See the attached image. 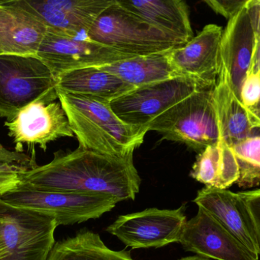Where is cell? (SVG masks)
I'll return each instance as SVG.
<instances>
[{"label":"cell","instance_id":"obj_1","mask_svg":"<svg viewBox=\"0 0 260 260\" xmlns=\"http://www.w3.org/2000/svg\"><path fill=\"white\" fill-rule=\"evenodd\" d=\"M133 155H108L82 147L57 151L50 163L21 174L20 183L45 192L107 195L118 203L134 200L141 178Z\"/></svg>","mask_w":260,"mask_h":260},{"label":"cell","instance_id":"obj_2","mask_svg":"<svg viewBox=\"0 0 260 260\" xmlns=\"http://www.w3.org/2000/svg\"><path fill=\"white\" fill-rule=\"evenodd\" d=\"M57 95L79 147L85 149L126 157L133 154L149 131L148 127L122 122L111 109L110 102L60 91Z\"/></svg>","mask_w":260,"mask_h":260},{"label":"cell","instance_id":"obj_3","mask_svg":"<svg viewBox=\"0 0 260 260\" xmlns=\"http://www.w3.org/2000/svg\"><path fill=\"white\" fill-rule=\"evenodd\" d=\"M87 36L134 56L165 53L184 44L128 12L117 0L96 20Z\"/></svg>","mask_w":260,"mask_h":260},{"label":"cell","instance_id":"obj_4","mask_svg":"<svg viewBox=\"0 0 260 260\" xmlns=\"http://www.w3.org/2000/svg\"><path fill=\"white\" fill-rule=\"evenodd\" d=\"M56 79L38 56L0 55V118L11 121L38 100L58 99Z\"/></svg>","mask_w":260,"mask_h":260},{"label":"cell","instance_id":"obj_5","mask_svg":"<svg viewBox=\"0 0 260 260\" xmlns=\"http://www.w3.org/2000/svg\"><path fill=\"white\" fill-rule=\"evenodd\" d=\"M212 88L200 89L170 108L149 125L164 139L200 152L219 140Z\"/></svg>","mask_w":260,"mask_h":260},{"label":"cell","instance_id":"obj_6","mask_svg":"<svg viewBox=\"0 0 260 260\" xmlns=\"http://www.w3.org/2000/svg\"><path fill=\"white\" fill-rule=\"evenodd\" d=\"M0 199L6 204L28 209L51 217L57 225H73L97 219L111 212L118 201L103 195H81L45 192L19 184L3 194Z\"/></svg>","mask_w":260,"mask_h":260},{"label":"cell","instance_id":"obj_7","mask_svg":"<svg viewBox=\"0 0 260 260\" xmlns=\"http://www.w3.org/2000/svg\"><path fill=\"white\" fill-rule=\"evenodd\" d=\"M54 218L0 199V241L4 260H47L55 245Z\"/></svg>","mask_w":260,"mask_h":260},{"label":"cell","instance_id":"obj_8","mask_svg":"<svg viewBox=\"0 0 260 260\" xmlns=\"http://www.w3.org/2000/svg\"><path fill=\"white\" fill-rule=\"evenodd\" d=\"M37 56L50 69L56 79L61 75L79 69L102 67L134 57L90 39L47 27Z\"/></svg>","mask_w":260,"mask_h":260},{"label":"cell","instance_id":"obj_9","mask_svg":"<svg viewBox=\"0 0 260 260\" xmlns=\"http://www.w3.org/2000/svg\"><path fill=\"white\" fill-rule=\"evenodd\" d=\"M200 89L203 88L192 79L175 78L137 87L110 105L124 123L148 127L153 121Z\"/></svg>","mask_w":260,"mask_h":260},{"label":"cell","instance_id":"obj_10","mask_svg":"<svg viewBox=\"0 0 260 260\" xmlns=\"http://www.w3.org/2000/svg\"><path fill=\"white\" fill-rule=\"evenodd\" d=\"M185 206L174 210L148 209L121 215L107 228L132 249L160 248L179 243L186 223Z\"/></svg>","mask_w":260,"mask_h":260},{"label":"cell","instance_id":"obj_11","mask_svg":"<svg viewBox=\"0 0 260 260\" xmlns=\"http://www.w3.org/2000/svg\"><path fill=\"white\" fill-rule=\"evenodd\" d=\"M4 125L13 139L15 151L23 153V146L27 145L35 163L36 145L46 151L50 142L60 137H74L60 102L35 101L22 108L13 119L6 121Z\"/></svg>","mask_w":260,"mask_h":260},{"label":"cell","instance_id":"obj_12","mask_svg":"<svg viewBox=\"0 0 260 260\" xmlns=\"http://www.w3.org/2000/svg\"><path fill=\"white\" fill-rule=\"evenodd\" d=\"M222 32L221 26L207 24L189 42L169 51L170 60L180 76L192 79L202 88L216 85Z\"/></svg>","mask_w":260,"mask_h":260},{"label":"cell","instance_id":"obj_13","mask_svg":"<svg viewBox=\"0 0 260 260\" xmlns=\"http://www.w3.org/2000/svg\"><path fill=\"white\" fill-rule=\"evenodd\" d=\"M255 49L256 40L245 3L228 21L220 44L218 77L227 79L239 99Z\"/></svg>","mask_w":260,"mask_h":260},{"label":"cell","instance_id":"obj_14","mask_svg":"<svg viewBox=\"0 0 260 260\" xmlns=\"http://www.w3.org/2000/svg\"><path fill=\"white\" fill-rule=\"evenodd\" d=\"M179 243L186 251L216 260H253L248 250L215 218L199 208L186 221Z\"/></svg>","mask_w":260,"mask_h":260},{"label":"cell","instance_id":"obj_15","mask_svg":"<svg viewBox=\"0 0 260 260\" xmlns=\"http://www.w3.org/2000/svg\"><path fill=\"white\" fill-rule=\"evenodd\" d=\"M193 201L229 230L253 260L259 259L260 250L253 221L239 194L206 186L199 191Z\"/></svg>","mask_w":260,"mask_h":260},{"label":"cell","instance_id":"obj_16","mask_svg":"<svg viewBox=\"0 0 260 260\" xmlns=\"http://www.w3.org/2000/svg\"><path fill=\"white\" fill-rule=\"evenodd\" d=\"M47 29L22 0H0V55L37 56Z\"/></svg>","mask_w":260,"mask_h":260},{"label":"cell","instance_id":"obj_17","mask_svg":"<svg viewBox=\"0 0 260 260\" xmlns=\"http://www.w3.org/2000/svg\"><path fill=\"white\" fill-rule=\"evenodd\" d=\"M47 27L87 35L99 17L115 0H22Z\"/></svg>","mask_w":260,"mask_h":260},{"label":"cell","instance_id":"obj_18","mask_svg":"<svg viewBox=\"0 0 260 260\" xmlns=\"http://www.w3.org/2000/svg\"><path fill=\"white\" fill-rule=\"evenodd\" d=\"M123 9L186 44L193 38L189 10L182 0H117Z\"/></svg>","mask_w":260,"mask_h":260},{"label":"cell","instance_id":"obj_19","mask_svg":"<svg viewBox=\"0 0 260 260\" xmlns=\"http://www.w3.org/2000/svg\"><path fill=\"white\" fill-rule=\"evenodd\" d=\"M56 90L111 103L136 87L100 67L72 70L56 79Z\"/></svg>","mask_w":260,"mask_h":260},{"label":"cell","instance_id":"obj_20","mask_svg":"<svg viewBox=\"0 0 260 260\" xmlns=\"http://www.w3.org/2000/svg\"><path fill=\"white\" fill-rule=\"evenodd\" d=\"M190 176L206 187L227 189L236 184L239 168L233 150L220 138L198 154Z\"/></svg>","mask_w":260,"mask_h":260},{"label":"cell","instance_id":"obj_21","mask_svg":"<svg viewBox=\"0 0 260 260\" xmlns=\"http://www.w3.org/2000/svg\"><path fill=\"white\" fill-rule=\"evenodd\" d=\"M213 102L219 139L232 147L252 136L253 128L247 109L225 78H218L214 88Z\"/></svg>","mask_w":260,"mask_h":260},{"label":"cell","instance_id":"obj_22","mask_svg":"<svg viewBox=\"0 0 260 260\" xmlns=\"http://www.w3.org/2000/svg\"><path fill=\"white\" fill-rule=\"evenodd\" d=\"M168 53L134 56L100 68L116 75L136 88L183 77L173 65Z\"/></svg>","mask_w":260,"mask_h":260},{"label":"cell","instance_id":"obj_23","mask_svg":"<svg viewBox=\"0 0 260 260\" xmlns=\"http://www.w3.org/2000/svg\"><path fill=\"white\" fill-rule=\"evenodd\" d=\"M47 260H133L129 252L108 248L98 234L79 232L55 244Z\"/></svg>","mask_w":260,"mask_h":260},{"label":"cell","instance_id":"obj_24","mask_svg":"<svg viewBox=\"0 0 260 260\" xmlns=\"http://www.w3.org/2000/svg\"><path fill=\"white\" fill-rule=\"evenodd\" d=\"M239 168L236 184L241 188L260 185V135L250 136L231 147Z\"/></svg>","mask_w":260,"mask_h":260},{"label":"cell","instance_id":"obj_25","mask_svg":"<svg viewBox=\"0 0 260 260\" xmlns=\"http://www.w3.org/2000/svg\"><path fill=\"white\" fill-rule=\"evenodd\" d=\"M240 99L246 109H251L260 101V73L247 75L241 90Z\"/></svg>","mask_w":260,"mask_h":260},{"label":"cell","instance_id":"obj_26","mask_svg":"<svg viewBox=\"0 0 260 260\" xmlns=\"http://www.w3.org/2000/svg\"><path fill=\"white\" fill-rule=\"evenodd\" d=\"M244 200L253 221L260 250V189L239 192Z\"/></svg>","mask_w":260,"mask_h":260},{"label":"cell","instance_id":"obj_27","mask_svg":"<svg viewBox=\"0 0 260 260\" xmlns=\"http://www.w3.org/2000/svg\"><path fill=\"white\" fill-rule=\"evenodd\" d=\"M247 0H206L204 3L214 12L229 20L245 4Z\"/></svg>","mask_w":260,"mask_h":260},{"label":"cell","instance_id":"obj_28","mask_svg":"<svg viewBox=\"0 0 260 260\" xmlns=\"http://www.w3.org/2000/svg\"><path fill=\"white\" fill-rule=\"evenodd\" d=\"M0 163L18 164L26 166L28 169L36 167L37 163L32 161L31 157L24 153L9 151L0 143Z\"/></svg>","mask_w":260,"mask_h":260},{"label":"cell","instance_id":"obj_29","mask_svg":"<svg viewBox=\"0 0 260 260\" xmlns=\"http://www.w3.org/2000/svg\"><path fill=\"white\" fill-rule=\"evenodd\" d=\"M246 7L253 27L256 46L260 41V0H247Z\"/></svg>","mask_w":260,"mask_h":260},{"label":"cell","instance_id":"obj_30","mask_svg":"<svg viewBox=\"0 0 260 260\" xmlns=\"http://www.w3.org/2000/svg\"><path fill=\"white\" fill-rule=\"evenodd\" d=\"M28 168L18 164L0 163V177H18Z\"/></svg>","mask_w":260,"mask_h":260},{"label":"cell","instance_id":"obj_31","mask_svg":"<svg viewBox=\"0 0 260 260\" xmlns=\"http://www.w3.org/2000/svg\"><path fill=\"white\" fill-rule=\"evenodd\" d=\"M19 183L20 177H0V196L16 188Z\"/></svg>","mask_w":260,"mask_h":260},{"label":"cell","instance_id":"obj_32","mask_svg":"<svg viewBox=\"0 0 260 260\" xmlns=\"http://www.w3.org/2000/svg\"><path fill=\"white\" fill-rule=\"evenodd\" d=\"M259 73H260V41L256 44L253 61H252L251 67H250L248 74Z\"/></svg>","mask_w":260,"mask_h":260},{"label":"cell","instance_id":"obj_33","mask_svg":"<svg viewBox=\"0 0 260 260\" xmlns=\"http://www.w3.org/2000/svg\"><path fill=\"white\" fill-rule=\"evenodd\" d=\"M247 114H248L249 119L250 122H251L253 119H256V118L260 116V101L258 105L255 108H251V109H247Z\"/></svg>","mask_w":260,"mask_h":260},{"label":"cell","instance_id":"obj_34","mask_svg":"<svg viewBox=\"0 0 260 260\" xmlns=\"http://www.w3.org/2000/svg\"><path fill=\"white\" fill-rule=\"evenodd\" d=\"M250 123H251L253 129L257 128V129L260 130V116L259 117L256 118V119H253V120L250 122Z\"/></svg>","mask_w":260,"mask_h":260},{"label":"cell","instance_id":"obj_35","mask_svg":"<svg viewBox=\"0 0 260 260\" xmlns=\"http://www.w3.org/2000/svg\"><path fill=\"white\" fill-rule=\"evenodd\" d=\"M179 260H210L207 259V258L203 257V256H188V257L182 258L181 259Z\"/></svg>","mask_w":260,"mask_h":260},{"label":"cell","instance_id":"obj_36","mask_svg":"<svg viewBox=\"0 0 260 260\" xmlns=\"http://www.w3.org/2000/svg\"><path fill=\"white\" fill-rule=\"evenodd\" d=\"M5 259V252L3 249V245H2L1 241H0V260Z\"/></svg>","mask_w":260,"mask_h":260}]
</instances>
